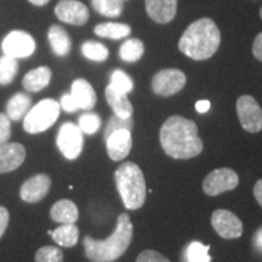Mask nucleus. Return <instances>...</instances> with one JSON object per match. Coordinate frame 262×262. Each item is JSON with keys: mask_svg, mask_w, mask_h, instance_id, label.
<instances>
[{"mask_svg": "<svg viewBox=\"0 0 262 262\" xmlns=\"http://www.w3.org/2000/svg\"><path fill=\"white\" fill-rule=\"evenodd\" d=\"M159 139L164 152L173 159L194 158L203 150L196 124L181 116H171L164 122Z\"/></svg>", "mask_w": 262, "mask_h": 262, "instance_id": "nucleus-1", "label": "nucleus"}, {"mask_svg": "<svg viewBox=\"0 0 262 262\" xmlns=\"http://www.w3.org/2000/svg\"><path fill=\"white\" fill-rule=\"evenodd\" d=\"M220 42V29L211 18L204 17L196 19L183 32L179 49L192 60L204 61L214 56Z\"/></svg>", "mask_w": 262, "mask_h": 262, "instance_id": "nucleus-2", "label": "nucleus"}, {"mask_svg": "<svg viewBox=\"0 0 262 262\" xmlns=\"http://www.w3.org/2000/svg\"><path fill=\"white\" fill-rule=\"evenodd\" d=\"M134 234V227L127 214L118 216L116 229L110 238L96 241L90 235L84 237L85 255L93 262H113L123 256L130 247Z\"/></svg>", "mask_w": 262, "mask_h": 262, "instance_id": "nucleus-3", "label": "nucleus"}, {"mask_svg": "<svg viewBox=\"0 0 262 262\" xmlns=\"http://www.w3.org/2000/svg\"><path fill=\"white\" fill-rule=\"evenodd\" d=\"M114 180L125 208L129 210L142 208L146 202L147 188L140 166L133 162L123 163L114 172Z\"/></svg>", "mask_w": 262, "mask_h": 262, "instance_id": "nucleus-4", "label": "nucleus"}, {"mask_svg": "<svg viewBox=\"0 0 262 262\" xmlns=\"http://www.w3.org/2000/svg\"><path fill=\"white\" fill-rule=\"evenodd\" d=\"M60 112L61 106L56 100H41L26 114L24 118V129L29 134L42 133L56 123Z\"/></svg>", "mask_w": 262, "mask_h": 262, "instance_id": "nucleus-5", "label": "nucleus"}, {"mask_svg": "<svg viewBox=\"0 0 262 262\" xmlns=\"http://www.w3.org/2000/svg\"><path fill=\"white\" fill-rule=\"evenodd\" d=\"M57 147L66 158L73 160L80 156L84 146L83 131L73 123L62 124L57 134Z\"/></svg>", "mask_w": 262, "mask_h": 262, "instance_id": "nucleus-6", "label": "nucleus"}, {"mask_svg": "<svg viewBox=\"0 0 262 262\" xmlns=\"http://www.w3.org/2000/svg\"><path fill=\"white\" fill-rule=\"evenodd\" d=\"M237 114L245 131L255 134L262 130V110L253 96L243 95L238 98Z\"/></svg>", "mask_w": 262, "mask_h": 262, "instance_id": "nucleus-7", "label": "nucleus"}, {"mask_svg": "<svg viewBox=\"0 0 262 262\" xmlns=\"http://www.w3.org/2000/svg\"><path fill=\"white\" fill-rule=\"evenodd\" d=\"M239 178L234 170L220 168L206 175L203 181V191L205 194L216 196L221 193L232 191L238 186Z\"/></svg>", "mask_w": 262, "mask_h": 262, "instance_id": "nucleus-8", "label": "nucleus"}, {"mask_svg": "<svg viewBox=\"0 0 262 262\" xmlns=\"http://www.w3.org/2000/svg\"><path fill=\"white\" fill-rule=\"evenodd\" d=\"M186 81H187V78L182 71L173 70V68L163 70L153 77L152 89L155 94L159 96H172L185 88Z\"/></svg>", "mask_w": 262, "mask_h": 262, "instance_id": "nucleus-9", "label": "nucleus"}, {"mask_svg": "<svg viewBox=\"0 0 262 262\" xmlns=\"http://www.w3.org/2000/svg\"><path fill=\"white\" fill-rule=\"evenodd\" d=\"M4 55L15 58L32 56L35 51V41L31 34L24 31H12L2 42Z\"/></svg>", "mask_w": 262, "mask_h": 262, "instance_id": "nucleus-10", "label": "nucleus"}, {"mask_svg": "<svg viewBox=\"0 0 262 262\" xmlns=\"http://www.w3.org/2000/svg\"><path fill=\"white\" fill-rule=\"evenodd\" d=\"M211 226L224 239H237L243 234V224L238 216L225 209H217L212 212Z\"/></svg>", "mask_w": 262, "mask_h": 262, "instance_id": "nucleus-11", "label": "nucleus"}, {"mask_svg": "<svg viewBox=\"0 0 262 262\" xmlns=\"http://www.w3.org/2000/svg\"><path fill=\"white\" fill-rule=\"evenodd\" d=\"M55 14L64 24L83 26L90 17L89 10L78 0H61L55 8Z\"/></svg>", "mask_w": 262, "mask_h": 262, "instance_id": "nucleus-12", "label": "nucleus"}, {"mask_svg": "<svg viewBox=\"0 0 262 262\" xmlns=\"http://www.w3.org/2000/svg\"><path fill=\"white\" fill-rule=\"evenodd\" d=\"M51 187V179L47 173H38L22 185L19 195L27 203H38L45 198Z\"/></svg>", "mask_w": 262, "mask_h": 262, "instance_id": "nucleus-13", "label": "nucleus"}, {"mask_svg": "<svg viewBox=\"0 0 262 262\" xmlns=\"http://www.w3.org/2000/svg\"><path fill=\"white\" fill-rule=\"evenodd\" d=\"M107 155L114 162H119L129 156L133 147L131 131L118 130L111 134L106 139Z\"/></svg>", "mask_w": 262, "mask_h": 262, "instance_id": "nucleus-14", "label": "nucleus"}, {"mask_svg": "<svg viewBox=\"0 0 262 262\" xmlns=\"http://www.w3.org/2000/svg\"><path fill=\"white\" fill-rule=\"evenodd\" d=\"M26 149L21 143L11 142L0 146V173L14 171L25 162Z\"/></svg>", "mask_w": 262, "mask_h": 262, "instance_id": "nucleus-15", "label": "nucleus"}, {"mask_svg": "<svg viewBox=\"0 0 262 262\" xmlns=\"http://www.w3.org/2000/svg\"><path fill=\"white\" fill-rule=\"evenodd\" d=\"M146 11L157 24H169L176 16L178 0H145Z\"/></svg>", "mask_w": 262, "mask_h": 262, "instance_id": "nucleus-16", "label": "nucleus"}, {"mask_svg": "<svg viewBox=\"0 0 262 262\" xmlns=\"http://www.w3.org/2000/svg\"><path fill=\"white\" fill-rule=\"evenodd\" d=\"M71 95L74 98L75 103L79 110L84 111H90L93 110L96 104L97 96L95 93L93 85L89 81L85 79H75L72 84Z\"/></svg>", "mask_w": 262, "mask_h": 262, "instance_id": "nucleus-17", "label": "nucleus"}, {"mask_svg": "<svg viewBox=\"0 0 262 262\" xmlns=\"http://www.w3.org/2000/svg\"><path fill=\"white\" fill-rule=\"evenodd\" d=\"M52 72L47 66L34 68L24 77L22 85L29 93H38L50 84Z\"/></svg>", "mask_w": 262, "mask_h": 262, "instance_id": "nucleus-18", "label": "nucleus"}, {"mask_svg": "<svg viewBox=\"0 0 262 262\" xmlns=\"http://www.w3.org/2000/svg\"><path fill=\"white\" fill-rule=\"evenodd\" d=\"M104 95H106L107 102L112 107L114 114H117L120 118L133 117L134 107L129 98H127L126 94L120 93V91L113 89L111 85H108Z\"/></svg>", "mask_w": 262, "mask_h": 262, "instance_id": "nucleus-19", "label": "nucleus"}, {"mask_svg": "<svg viewBox=\"0 0 262 262\" xmlns=\"http://www.w3.org/2000/svg\"><path fill=\"white\" fill-rule=\"evenodd\" d=\"M50 216L58 224H75L79 219L78 206L70 199H62L52 205Z\"/></svg>", "mask_w": 262, "mask_h": 262, "instance_id": "nucleus-20", "label": "nucleus"}, {"mask_svg": "<svg viewBox=\"0 0 262 262\" xmlns=\"http://www.w3.org/2000/svg\"><path fill=\"white\" fill-rule=\"evenodd\" d=\"M49 42H50L52 51L60 57H64L70 54L71 48H72V41L71 37L67 32L64 31V28H62L61 26L54 25L51 26L48 33Z\"/></svg>", "mask_w": 262, "mask_h": 262, "instance_id": "nucleus-21", "label": "nucleus"}, {"mask_svg": "<svg viewBox=\"0 0 262 262\" xmlns=\"http://www.w3.org/2000/svg\"><path fill=\"white\" fill-rule=\"evenodd\" d=\"M32 98L29 95L25 93L15 94L14 96L10 97V100L6 103V116L10 118V120L18 122L24 119L28 111L31 110Z\"/></svg>", "mask_w": 262, "mask_h": 262, "instance_id": "nucleus-22", "label": "nucleus"}, {"mask_svg": "<svg viewBox=\"0 0 262 262\" xmlns=\"http://www.w3.org/2000/svg\"><path fill=\"white\" fill-rule=\"evenodd\" d=\"M50 235L55 243L61 247L73 248L79 239V229L75 224H62L55 231H51Z\"/></svg>", "mask_w": 262, "mask_h": 262, "instance_id": "nucleus-23", "label": "nucleus"}, {"mask_svg": "<svg viewBox=\"0 0 262 262\" xmlns=\"http://www.w3.org/2000/svg\"><path fill=\"white\" fill-rule=\"evenodd\" d=\"M94 32L97 37L112 39V40H119V39L129 37L131 34V27L125 24L106 22V24L97 25L94 28Z\"/></svg>", "mask_w": 262, "mask_h": 262, "instance_id": "nucleus-24", "label": "nucleus"}, {"mask_svg": "<svg viewBox=\"0 0 262 262\" xmlns=\"http://www.w3.org/2000/svg\"><path fill=\"white\" fill-rule=\"evenodd\" d=\"M145 45L137 38L127 39L119 49V57L125 62H136L142 57Z\"/></svg>", "mask_w": 262, "mask_h": 262, "instance_id": "nucleus-25", "label": "nucleus"}, {"mask_svg": "<svg viewBox=\"0 0 262 262\" xmlns=\"http://www.w3.org/2000/svg\"><path fill=\"white\" fill-rule=\"evenodd\" d=\"M94 10L106 17H119L123 14V0H91Z\"/></svg>", "mask_w": 262, "mask_h": 262, "instance_id": "nucleus-26", "label": "nucleus"}, {"mask_svg": "<svg viewBox=\"0 0 262 262\" xmlns=\"http://www.w3.org/2000/svg\"><path fill=\"white\" fill-rule=\"evenodd\" d=\"M18 72L17 58L3 55L0 57V85H9L15 79Z\"/></svg>", "mask_w": 262, "mask_h": 262, "instance_id": "nucleus-27", "label": "nucleus"}, {"mask_svg": "<svg viewBox=\"0 0 262 262\" xmlns=\"http://www.w3.org/2000/svg\"><path fill=\"white\" fill-rule=\"evenodd\" d=\"M81 54L90 61L103 62L108 58L110 51H108V49L104 47L103 44H101V42L88 40L83 42V45H81Z\"/></svg>", "mask_w": 262, "mask_h": 262, "instance_id": "nucleus-28", "label": "nucleus"}, {"mask_svg": "<svg viewBox=\"0 0 262 262\" xmlns=\"http://www.w3.org/2000/svg\"><path fill=\"white\" fill-rule=\"evenodd\" d=\"M209 245H204L199 242H192L188 245L186 256L188 262H210L211 257L209 255Z\"/></svg>", "mask_w": 262, "mask_h": 262, "instance_id": "nucleus-29", "label": "nucleus"}, {"mask_svg": "<svg viewBox=\"0 0 262 262\" xmlns=\"http://www.w3.org/2000/svg\"><path fill=\"white\" fill-rule=\"evenodd\" d=\"M111 86L113 89H116L120 93L124 94H130L134 89V81L131 78L127 75L125 72L122 70H116L111 74Z\"/></svg>", "mask_w": 262, "mask_h": 262, "instance_id": "nucleus-30", "label": "nucleus"}, {"mask_svg": "<svg viewBox=\"0 0 262 262\" xmlns=\"http://www.w3.org/2000/svg\"><path fill=\"white\" fill-rule=\"evenodd\" d=\"M78 126L83 133L88 134V135H93V134L97 133L101 126V118L98 114L93 112H86L81 114L78 120Z\"/></svg>", "mask_w": 262, "mask_h": 262, "instance_id": "nucleus-31", "label": "nucleus"}, {"mask_svg": "<svg viewBox=\"0 0 262 262\" xmlns=\"http://www.w3.org/2000/svg\"><path fill=\"white\" fill-rule=\"evenodd\" d=\"M134 127V119L130 118H120L117 114H113L108 120L106 129H104V140L107 139L111 134L118 130H129L131 131Z\"/></svg>", "mask_w": 262, "mask_h": 262, "instance_id": "nucleus-32", "label": "nucleus"}, {"mask_svg": "<svg viewBox=\"0 0 262 262\" xmlns=\"http://www.w3.org/2000/svg\"><path fill=\"white\" fill-rule=\"evenodd\" d=\"M35 262H63V253L57 247H42L35 254Z\"/></svg>", "mask_w": 262, "mask_h": 262, "instance_id": "nucleus-33", "label": "nucleus"}, {"mask_svg": "<svg viewBox=\"0 0 262 262\" xmlns=\"http://www.w3.org/2000/svg\"><path fill=\"white\" fill-rule=\"evenodd\" d=\"M10 136H11L10 118L4 113H0V146L8 143Z\"/></svg>", "mask_w": 262, "mask_h": 262, "instance_id": "nucleus-34", "label": "nucleus"}, {"mask_svg": "<svg viewBox=\"0 0 262 262\" xmlns=\"http://www.w3.org/2000/svg\"><path fill=\"white\" fill-rule=\"evenodd\" d=\"M136 262H171L168 257H165L158 251L145 250L142 251L136 258Z\"/></svg>", "mask_w": 262, "mask_h": 262, "instance_id": "nucleus-35", "label": "nucleus"}, {"mask_svg": "<svg viewBox=\"0 0 262 262\" xmlns=\"http://www.w3.org/2000/svg\"><path fill=\"white\" fill-rule=\"evenodd\" d=\"M60 106L63 111L68 113H73V112H77L79 108H78L77 103H75L74 98L72 97L71 94H64L62 95L61 97V102H60Z\"/></svg>", "mask_w": 262, "mask_h": 262, "instance_id": "nucleus-36", "label": "nucleus"}, {"mask_svg": "<svg viewBox=\"0 0 262 262\" xmlns=\"http://www.w3.org/2000/svg\"><path fill=\"white\" fill-rule=\"evenodd\" d=\"M9 220H10V215H9L8 209H6L5 206L0 205V238L4 235L6 228H8Z\"/></svg>", "mask_w": 262, "mask_h": 262, "instance_id": "nucleus-37", "label": "nucleus"}, {"mask_svg": "<svg viewBox=\"0 0 262 262\" xmlns=\"http://www.w3.org/2000/svg\"><path fill=\"white\" fill-rule=\"evenodd\" d=\"M253 55L255 58L262 62V32L258 33L257 37L255 38L253 44Z\"/></svg>", "mask_w": 262, "mask_h": 262, "instance_id": "nucleus-38", "label": "nucleus"}, {"mask_svg": "<svg viewBox=\"0 0 262 262\" xmlns=\"http://www.w3.org/2000/svg\"><path fill=\"white\" fill-rule=\"evenodd\" d=\"M254 196L262 208V179L257 180L254 186Z\"/></svg>", "mask_w": 262, "mask_h": 262, "instance_id": "nucleus-39", "label": "nucleus"}, {"mask_svg": "<svg viewBox=\"0 0 262 262\" xmlns=\"http://www.w3.org/2000/svg\"><path fill=\"white\" fill-rule=\"evenodd\" d=\"M253 242H254L255 249L262 253V227H260L256 232H255Z\"/></svg>", "mask_w": 262, "mask_h": 262, "instance_id": "nucleus-40", "label": "nucleus"}, {"mask_svg": "<svg viewBox=\"0 0 262 262\" xmlns=\"http://www.w3.org/2000/svg\"><path fill=\"white\" fill-rule=\"evenodd\" d=\"M195 110L198 113H206L210 110V102L208 100H201L195 103Z\"/></svg>", "mask_w": 262, "mask_h": 262, "instance_id": "nucleus-41", "label": "nucleus"}, {"mask_svg": "<svg viewBox=\"0 0 262 262\" xmlns=\"http://www.w3.org/2000/svg\"><path fill=\"white\" fill-rule=\"evenodd\" d=\"M33 5H37V6H44L47 5L49 3V0H29Z\"/></svg>", "mask_w": 262, "mask_h": 262, "instance_id": "nucleus-42", "label": "nucleus"}, {"mask_svg": "<svg viewBox=\"0 0 262 262\" xmlns=\"http://www.w3.org/2000/svg\"><path fill=\"white\" fill-rule=\"evenodd\" d=\"M260 16H261V18H262V8H261V10H260Z\"/></svg>", "mask_w": 262, "mask_h": 262, "instance_id": "nucleus-43", "label": "nucleus"}, {"mask_svg": "<svg viewBox=\"0 0 262 262\" xmlns=\"http://www.w3.org/2000/svg\"><path fill=\"white\" fill-rule=\"evenodd\" d=\"M123 2H126V0H123Z\"/></svg>", "mask_w": 262, "mask_h": 262, "instance_id": "nucleus-44", "label": "nucleus"}]
</instances>
